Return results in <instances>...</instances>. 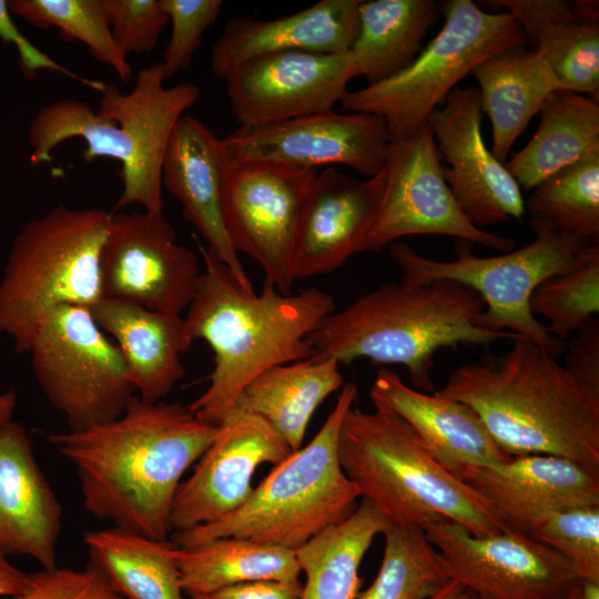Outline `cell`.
<instances>
[{
	"label": "cell",
	"instance_id": "1",
	"mask_svg": "<svg viewBox=\"0 0 599 599\" xmlns=\"http://www.w3.org/2000/svg\"><path fill=\"white\" fill-rule=\"evenodd\" d=\"M217 428L187 405L151 403L135 394L115 419L52 433L48 441L73 465L91 516L163 540L180 480Z\"/></svg>",
	"mask_w": 599,
	"mask_h": 599
},
{
	"label": "cell",
	"instance_id": "2",
	"mask_svg": "<svg viewBox=\"0 0 599 599\" xmlns=\"http://www.w3.org/2000/svg\"><path fill=\"white\" fill-rule=\"evenodd\" d=\"M197 248L204 270L184 322L193 342L203 339L212 348L214 368L209 387L187 407L200 420L220 426L260 374L312 357L307 338L336 303L315 286L283 295L266 280L258 294L246 292L199 241Z\"/></svg>",
	"mask_w": 599,
	"mask_h": 599
},
{
	"label": "cell",
	"instance_id": "3",
	"mask_svg": "<svg viewBox=\"0 0 599 599\" xmlns=\"http://www.w3.org/2000/svg\"><path fill=\"white\" fill-rule=\"evenodd\" d=\"M435 393L473 408L512 457L552 455L599 471V393L525 337L456 368Z\"/></svg>",
	"mask_w": 599,
	"mask_h": 599
},
{
	"label": "cell",
	"instance_id": "4",
	"mask_svg": "<svg viewBox=\"0 0 599 599\" xmlns=\"http://www.w3.org/2000/svg\"><path fill=\"white\" fill-rule=\"evenodd\" d=\"M485 308L476 291L457 282L384 283L321 322L307 338L311 358L399 364L416 389L432 393L430 373L439 349L522 337L479 326Z\"/></svg>",
	"mask_w": 599,
	"mask_h": 599
},
{
	"label": "cell",
	"instance_id": "5",
	"mask_svg": "<svg viewBox=\"0 0 599 599\" xmlns=\"http://www.w3.org/2000/svg\"><path fill=\"white\" fill-rule=\"evenodd\" d=\"M165 81L161 62H155L139 71L129 92L105 83L97 111L75 98L42 106L28 131L31 164L51 162L59 144L80 138L87 146L82 152L85 162L98 158L121 162L122 193L114 212L135 203L148 213L163 214L164 153L177 121L201 97L192 82L166 88Z\"/></svg>",
	"mask_w": 599,
	"mask_h": 599
},
{
	"label": "cell",
	"instance_id": "6",
	"mask_svg": "<svg viewBox=\"0 0 599 599\" xmlns=\"http://www.w3.org/2000/svg\"><path fill=\"white\" fill-rule=\"evenodd\" d=\"M338 458L346 477L392 524L441 518L475 536L511 531L481 494L446 470L400 417L349 408L342 422Z\"/></svg>",
	"mask_w": 599,
	"mask_h": 599
},
{
	"label": "cell",
	"instance_id": "7",
	"mask_svg": "<svg viewBox=\"0 0 599 599\" xmlns=\"http://www.w3.org/2000/svg\"><path fill=\"white\" fill-rule=\"evenodd\" d=\"M357 390L354 382L345 383L313 439L277 464L240 508L215 521L176 531L172 542L191 548L234 537L295 551L345 520L361 495L341 467L338 437Z\"/></svg>",
	"mask_w": 599,
	"mask_h": 599
},
{
	"label": "cell",
	"instance_id": "8",
	"mask_svg": "<svg viewBox=\"0 0 599 599\" xmlns=\"http://www.w3.org/2000/svg\"><path fill=\"white\" fill-rule=\"evenodd\" d=\"M110 213L58 205L16 235L0 278V334L28 353L41 323L64 305L101 298L100 253Z\"/></svg>",
	"mask_w": 599,
	"mask_h": 599
},
{
	"label": "cell",
	"instance_id": "9",
	"mask_svg": "<svg viewBox=\"0 0 599 599\" xmlns=\"http://www.w3.org/2000/svg\"><path fill=\"white\" fill-rule=\"evenodd\" d=\"M438 34L398 73L348 91L347 112L384 119L389 143L418 130L468 73L490 57L521 48L525 33L509 12L489 13L471 0L441 2Z\"/></svg>",
	"mask_w": 599,
	"mask_h": 599
},
{
	"label": "cell",
	"instance_id": "10",
	"mask_svg": "<svg viewBox=\"0 0 599 599\" xmlns=\"http://www.w3.org/2000/svg\"><path fill=\"white\" fill-rule=\"evenodd\" d=\"M591 243L595 242L546 233L519 250L489 257L474 255V244L465 240L456 241L454 261L430 260L403 242L392 243L388 252L403 272L400 282L464 284L476 291L486 304L477 319L479 326L515 333L557 356L565 351V344L535 317L530 296L544 280L578 264Z\"/></svg>",
	"mask_w": 599,
	"mask_h": 599
},
{
	"label": "cell",
	"instance_id": "11",
	"mask_svg": "<svg viewBox=\"0 0 599 599\" xmlns=\"http://www.w3.org/2000/svg\"><path fill=\"white\" fill-rule=\"evenodd\" d=\"M35 379L69 430L121 416L135 395L116 344L91 309L64 305L41 323L28 352Z\"/></svg>",
	"mask_w": 599,
	"mask_h": 599
},
{
	"label": "cell",
	"instance_id": "12",
	"mask_svg": "<svg viewBox=\"0 0 599 599\" xmlns=\"http://www.w3.org/2000/svg\"><path fill=\"white\" fill-rule=\"evenodd\" d=\"M229 155V154H227ZM317 170L268 162H234L223 182V216L235 252L263 270L264 280L291 294L294 247L302 209Z\"/></svg>",
	"mask_w": 599,
	"mask_h": 599
},
{
	"label": "cell",
	"instance_id": "13",
	"mask_svg": "<svg viewBox=\"0 0 599 599\" xmlns=\"http://www.w3.org/2000/svg\"><path fill=\"white\" fill-rule=\"evenodd\" d=\"M384 187L366 251H378L410 235H446L500 253L515 240L471 224L456 204L428 123L390 142L384 163Z\"/></svg>",
	"mask_w": 599,
	"mask_h": 599
},
{
	"label": "cell",
	"instance_id": "14",
	"mask_svg": "<svg viewBox=\"0 0 599 599\" xmlns=\"http://www.w3.org/2000/svg\"><path fill=\"white\" fill-rule=\"evenodd\" d=\"M422 528L447 577L478 599H565L579 580L562 555L515 530L475 536L447 518Z\"/></svg>",
	"mask_w": 599,
	"mask_h": 599
},
{
	"label": "cell",
	"instance_id": "15",
	"mask_svg": "<svg viewBox=\"0 0 599 599\" xmlns=\"http://www.w3.org/2000/svg\"><path fill=\"white\" fill-rule=\"evenodd\" d=\"M200 275L196 254L176 242L164 214L110 213L100 253L102 298L181 314Z\"/></svg>",
	"mask_w": 599,
	"mask_h": 599
},
{
	"label": "cell",
	"instance_id": "16",
	"mask_svg": "<svg viewBox=\"0 0 599 599\" xmlns=\"http://www.w3.org/2000/svg\"><path fill=\"white\" fill-rule=\"evenodd\" d=\"M222 142L234 162H268L306 170L342 164L368 177L384 167L389 144L383 118L334 110L238 126Z\"/></svg>",
	"mask_w": 599,
	"mask_h": 599
},
{
	"label": "cell",
	"instance_id": "17",
	"mask_svg": "<svg viewBox=\"0 0 599 599\" xmlns=\"http://www.w3.org/2000/svg\"><path fill=\"white\" fill-rule=\"evenodd\" d=\"M355 77L349 51H284L252 59L224 81L238 126H256L333 110Z\"/></svg>",
	"mask_w": 599,
	"mask_h": 599
},
{
	"label": "cell",
	"instance_id": "18",
	"mask_svg": "<svg viewBox=\"0 0 599 599\" xmlns=\"http://www.w3.org/2000/svg\"><path fill=\"white\" fill-rule=\"evenodd\" d=\"M481 115L479 90L456 87L427 119L439 156L448 164L443 165L448 189L479 229L521 220L526 213L521 189L484 142Z\"/></svg>",
	"mask_w": 599,
	"mask_h": 599
},
{
	"label": "cell",
	"instance_id": "19",
	"mask_svg": "<svg viewBox=\"0 0 599 599\" xmlns=\"http://www.w3.org/2000/svg\"><path fill=\"white\" fill-rule=\"evenodd\" d=\"M293 451L262 418L235 410L219 428L193 474L174 495L170 525L183 531L240 508L253 493L258 465L280 464Z\"/></svg>",
	"mask_w": 599,
	"mask_h": 599
},
{
	"label": "cell",
	"instance_id": "20",
	"mask_svg": "<svg viewBox=\"0 0 599 599\" xmlns=\"http://www.w3.org/2000/svg\"><path fill=\"white\" fill-rule=\"evenodd\" d=\"M384 187V171L366 180L334 166L317 172L305 199L294 247L295 280L328 274L365 252Z\"/></svg>",
	"mask_w": 599,
	"mask_h": 599
},
{
	"label": "cell",
	"instance_id": "21",
	"mask_svg": "<svg viewBox=\"0 0 599 599\" xmlns=\"http://www.w3.org/2000/svg\"><path fill=\"white\" fill-rule=\"evenodd\" d=\"M459 479L488 499L511 530L527 536L550 512L599 506V471L552 455L470 467Z\"/></svg>",
	"mask_w": 599,
	"mask_h": 599
},
{
	"label": "cell",
	"instance_id": "22",
	"mask_svg": "<svg viewBox=\"0 0 599 599\" xmlns=\"http://www.w3.org/2000/svg\"><path fill=\"white\" fill-rule=\"evenodd\" d=\"M227 162L222 139L197 119L183 115L164 153L161 184L179 200L184 217L206 242L209 253L230 270L242 290L254 292L224 223L222 195Z\"/></svg>",
	"mask_w": 599,
	"mask_h": 599
},
{
	"label": "cell",
	"instance_id": "23",
	"mask_svg": "<svg viewBox=\"0 0 599 599\" xmlns=\"http://www.w3.org/2000/svg\"><path fill=\"white\" fill-rule=\"evenodd\" d=\"M369 397L375 409L400 417L425 449L457 478L470 467L509 460L476 412L450 398L409 387L395 372L379 369Z\"/></svg>",
	"mask_w": 599,
	"mask_h": 599
},
{
	"label": "cell",
	"instance_id": "24",
	"mask_svg": "<svg viewBox=\"0 0 599 599\" xmlns=\"http://www.w3.org/2000/svg\"><path fill=\"white\" fill-rule=\"evenodd\" d=\"M61 516L26 428L7 423L0 427V552L29 556L42 569L57 567Z\"/></svg>",
	"mask_w": 599,
	"mask_h": 599
},
{
	"label": "cell",
	"instance_id": "25",
	"mask_svg": "<svg viewBox=\"0 0 599 599\" xmlns=\"http://www.w3.org/2000/svg\"><path fill=\"white\" fill-rule=\"evenodd\" d=\"M361 0H321L309 8L273 20L248 16L226 22L211 47L213 73L225 79L257 57L284 52L346 53L358 33Z\"/></svg>",
	"mask_w": 599,
	"mask_h": 599
},
{
	"label": "cell",
	"instance_id": "26",
	"mask_svg": "<svg viewBox=\"0 0 599 599\" xmlns=\"http://www.w3.org/2000/svg\"><path fill=\"white\" fill-rule=\"evenodd\" d=\"M90 309L116 344L135 394L146 402H161L185 375L181 355L193 341L184 317L112 298H101Z\"/></svg>",
	"mask_w": 599,
	"mask_h": 599
},
{
	"label": "cell",
	"instance_id": "27",
	"mask_svg": "<svg viewBox=\"0 0 599 599\" xmlns=\"http://www.w3.org/2000/svg\"><path fill=\"white\" fill-rule=\"evenodd\" d=\"M519 22L530 51L542 58L562 90L599 102V23H583L561 0H493Z\"/></svg>",
	"mask_w": 599,
	"mask_h": 599
},
{
	"label": "cell",
	"instance_id": "28",
	"mask_svg": "<svg viewBox=\"0 0 599 599\" xmlns=\"http://www.w3.org/2000/svg\"><path fill=\"white\" fill-rule=\"evenodd\" d=\"M338 364L307 358L274 366L244 387L235 410L262 418L296 451L317 407L345 384Z\"/></svg>",
	"mask_w": 599,
	"mask_h": 599
},
{
	"label": "cell",
	"instance_id": "29",
	"mask_svg": "<svg viewBox=\"0 0 599 599\" xmlns=\"http://www.w3.org/2000/svg\"><path fill=\"white\" fill-rule=\"evenodd\" d=\"M471 73L480 88L481 110L493 126L490 152L504 163L545 99L560 84L542 58L521 48L490 57Z\"/></svg>",
	"mask_w": 599,
	"mask_h": 599
},
{
	"label": "cell",
	"instance_id": "30",
	"mask_svg": "<svg viewBox=\"0 0 599 599\" xmlns=\"http://www.w3.org/2000/svg\"><path fill=\"white\" fill-rule=\"evenodd\" d=\"M530 141L504 163L520 189L532 190L559 170L599 150V102L557 90L542 102Z\"/></svg>",
	"mask_w": 599,
	"mask_h": 599
},
{
	"label": "cell",
	"instance_id": "31",
	"mask_svg": "<svg viewBox=\"0 0 599 599\" xmlns=\"http://www.w3.org/2000/svg\"><path fill=\"white\" fill-rule=\"evenodd\" d=\"M83 542L89 564L123 599H185L172 541L113 526L84 532Z\"/></svg>",
	"mask_w": 599,
	"mask_h": 599
},
{
	"label": "cell",
	"instance_id": "32",
	"mask_svg": "<svg viewBox=\"0 0 599 599\" xmlns=\"http://www.w3.org/2000/svg\"><path fill=\"white\" fill-rule=\"evenodd\" d=\"M390 525L369 500L362 498L345 520L295 550L306 579L301 599H356L362 582L359 565L374 538Z\"/></svg>",
	"mask_w": 599,
	"mask_h": 599
},
{
	"label": "cell",
	"instance_id": "33",
	"mask_svg": "<svg viewBox=\"0 0 599 599\" xmlns=\"http://www.w3.org/2000/svg\"><path fill=\"white\" fill-rule=\"evenodd\" d=\"M440 12L434 0L362 1L358 33L349 52L358 75L369 84L405 69Z\"/></svg>",
	"mask_w": 599,
	"mask_h": 599
},
{
	"label": "cell",
	"instance_id": "34",
	"mask_svg": "<svg viewBox=\"0 0 599 599\" xmlns=\"http://www.w3.org/2000/svg\"><path fill=\"white\" fill-rule=\"evenodd\" d=\"M181 588L189 597L250 581H295V551L247 539L223 537L176 550Z\"/></svg>",
	"mask_w": 599,
	"mask_h": 599
},
{
	"label": "cell",
	"instance_id": "35",
	"mask_svg": "<svg viewBox=\"0 0 599 599\" xmlns=\"http://www.w3.org/2000/svg\"><path fill=\"white\" fill-rule=\"evenodd\" d=\"M529 229L589 242L599 240V150L559 170L525 201Z\"/></svg>",
	"mask_w": 599,
	"mask_h": 599
},
{
	"label": "cell",
	"instance_id": "36",
	"mask_svg": "<svg viewBox=\"0 0 599 599\" xmlns=\"http://www.w3.org/2000/svg\"><path fill=\"white\" fill-rule=\"evenodd\" d=\"M383 535L379 571L356 599H429L450 581L422 527L392 524Z\"/></svg>",
	"mask_w": 599,
	"mask_h": 599
},
{
	"label": "cell",
	"instance_id": "37",
	"mask_svg": "<svg viewBox=\"0 0 599 599\" xmlns=\"http://www.w3.org/2000/svg\"><path fill=\"white\" fill-rule=\"evenodd\" d=\"M8 7L11 14L34 27L57 28L67 41H80L120 80H131V64L111 33L105 0H10Z\"/></svg>",
	"mask_w": 599,
	"mask_h": 599
},
{
	"label": "cell",
	"instance_id": "38",
	"mask_svg": "<svg viewBox=\"0 0 599 599\" xmlns=\"http://www.w3.org/2000/svg\"><path fill=\"white\" fill-rule=\"evenodd\" d=\"M530 309L549 321V333L568 337L599 312V243H591L570 270L544 280L530 296Z\"/></svg>",
	"mask_w": 599,
	"mask_h": 599
},
{
	"label": "cell",
	"instance_id": "39",
	"mask_svg": "<svg viewBox=\"0 0 599 599\" xmlns=\"http://www.w3.org/2000/svg\"><path fill=\"white\" fill-rule=\"evenodd\" d=\"M529 537L562 555L579 580L599 583V506L550 512Z\"/></svg>",
	"mask_w": 599,
	"mask_h": 599
},
{
	"label": "cell",
	"instance_id": "40",
	"mask_svg": "<svg viewBox=\"0 0 599 599\" xmlns=\"http://www.w3.org/2000/svg\"><path fill=\"white\" fill-rule=\"evenodd\" d=\"M169 16L171 35L161 62L165 80L186 70L202 44L205 30L221 11V0H160Z\"/></svg>",
	"mask_w": 599,
	"mask_h": 599
},
{
	"label": "cell",
	"instance_id": "41",
	"mask_svg": "<svg viewBox=\"0 0 599 599\" xmlns=\"http://www.w3.org/2000/svg\"><path fill=\"white\" fill-rule=\"evenodd\" d=\"M112 37L128 57L151 52L169 23L160 0H105Z\"/></svg>",
	"mask_w": 599,
	"mask_h": 599
},
{
	"label": "cell",
	"instance_id": "42",
	"mask_svg": "<svg viewBox=\"0 0 599 599\" xmlns=\"http://www.w3.org/2000/svg\"><path fill=\"white\" fill-rule=\"evenodd\" d=\"M2 599H123L99 569L89 564L82 570L70 568L41 569L29 573L27 588Z\"/></svg>",
	"mask_w": 599,
	"mask_h": 599
},
{
	"label": "cell",
	"instance_id": "43",
	"mask_svg": "<svg viewBox=\"0 0 599 599\" xmlns=\"http://www.w3.org/2000/svg\"><path fill=\"white\" fill-rule=\"evenodd\" d=\"M0 39L16 47L19 54L20 69L28 79H33L40 70L59 72L98 92H102L105 83L84 78L60 64L47 53L37 48L22 34L11 18L7 0H0Z\"/></svg>",
	"mask_w": 599,
	"mask_h": 599
},
{
	"label": "cell",
	"instance_id": "44",
	"mask_svg": "<svg viewBox=\"0 0 599 599\" xmlns=\"http://www.w3.org/2000/svg\"><path fill=\"white\" fill-rule=\"evenodd\" d=\"M564 367L582 386L599 393V318L592 317L567 345Z\"/></svg>",
	"mask_w": 599,
	"mask_h": 599
},
{
	"label": "cell",
	"instance_id": "45",
	"mask_svg": "<svg viewBox=\"0 0 599 599\" xmlns=\"http://www.w3.org/2000/svg\"><path fill=\"white\" fill-rule=\"evenodd\" d=\"M303 582L250 581L190 597L189 599H301Z\"/></svg>",
	"mask_w": 599,
	"mask_h": 599
},
{
	"label": "cell",
	"instance_id": "46",
	"mask_svg": "<svg viewBox=\"0 0 599 599\" xmlns=\"http://www.w3.org/2000/svg\"><path fill=\"white\" fill-rule=\"evenodd\" d=\"M28 582L29 573L14 567L7 556L0 552V599L21 593Z\"/></svg>",
	"mask_w": 599,
	"mask_h": 599
},
{
	"label": "cell",
	"instance_id": "47",
	"mask_svg": "<svg viewBox=\"0 0 599 599\" xmlns=\"http://www.w3.org/2000/svg\"><path fill=\"white\" fill-rule=\"evenodd\" d=\"M568 3L578 21L599 23V3L597 0H577Z\"/></svg>",
	"mask_w": 599,
	"mask_h": 599
},
{
	"label": "cell",
	"instance_id": "48",
	"mask_svg": "<svg viewBox=\"0 0 599 599\" xmlns=\"http://www.w3.org/2000/svg\"><path fill=\"white\" fill-rule=\"evenodd\" d=\"M429 599H477L476 595L461 583L450 580Z\"/></svg>",
	"mask_w": 599,
	"mask_h": 599
},
{
	"label": "cell",
	"instance_id": "49",
	"mask_svg": "<svg viewBox=\"0 0 599 599\" xmlns=\"http://www.w3.org/2000/svg\"><path fill=\"white\" fill-rule=\"evenodd\" d=\"M16 406L17 394L14 390L0 394V427L12 420Z\"/></svg>",
	"mask_w": 599,
	"mask_h": 599
},
{
	"label": "cell",
	"instance_id": "50",
	"mask_svg": "<svg viewBox=\"0 0 599 599\" xmlns=\"http://www.w3.org/2000/svg\"><path fill=\"white\" fill-rule=\"evenodd\" d=\"M580 587L582 599H599V583L580 580Z\"/></svg>",
	"mask_w": 599,
	"mask_h": 599
},
{
	"label": "cell",
	"instance_id": "51",
	"mask_svg": "<svg viewBox=\"0 0 599 599\" xmlns=\"http://www.w3.org/2000/svg\"><path fill=\"white\" fill-rule=\"evenodd\" d=\"M565 599H582L581 598L580 580H578L576 582V585L571 588L570 592L567 595V597Z\"/></svg>",
	"mask_w": 599,
	"mask_h": 599
}]
</instances>
